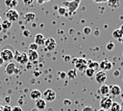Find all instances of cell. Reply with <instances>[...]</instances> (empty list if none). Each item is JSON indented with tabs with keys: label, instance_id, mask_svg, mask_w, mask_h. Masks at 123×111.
Masks as SVG:
<instances>
[{
	"label": "cell",
	"instance_id": "11",
	"mask_svg": "<svg viewBox=\"0 0 123 111\" xmlns=\"http://www.w3.org/2000/svg\"><path fill=\"white\" fill-rule=\"evenodd\" d=\"M26 53H27V56H28L29 61H31V62H35L38 58V53L36 50H30L29 49L28 52H26Z\"/></svg>",
	"mask_w": 123,
	"mask_h": 111
},
{
	"label": "cell",
	"instance_id": "50",
	"mask_svg": "<svg viewBox=\"0 0 123 111\" xmlns=\"http://www.w3.org/2000/svg\"><path fill=\"white\" fill-rule=\"evenodd\" d=\"M122 57H123V51H122Z\"/></svg>",
	"mask_w": 123,
	"mask_h": 111
},
{
	"label": "cell",
	"instance_id": "26",
	"mask_svg": "<svg viewBox=\"0 0 123 111\" xmlns=\"http://www.w3.org/2000/svg\"><path fill=\"white\" fill-rule=\"evenodd\" d=\"M95 70L94 69H89V68H87L86 69V71H85V73H86V75L87 76V77H89V78H91V77H93L94 75H95Z\"/></svg>",
	"mask_w": 123,
	"mask_h": 111
},
{
	"label": "cell",
	"instance_id": "42",
	"mask_svg": "<svg viewBox=\"0 0 123 111\" xmlns=\"http://www.w3.org/2000/svg\"><path fill=\"white\" fill-rule=\"evenodd\" d=\"M3 64H4V61H3V59H2L1 57H0V67H1V66H2Z\"/></svg>",
	"mask_w": 123,
	"mask_h": 111
},
{
	"label": "cell",
	"instance_id": "13",
	"mask_svg": "<svg viewBox=\"0 0 123 111\" xmlns=\"http://www.w3.org/2000/svg\"><path fill=\"white\" fill-rule=\"evenodd\" d=\"M45 40L46 39L44 38V36L42 34H37L36 37H35V43L37 44L38 46L39 45H43L44 42H45Z\"/></svg>",
	"mask_w": 123,
	"mask_h": 111
},
{
	"label": "cell",
	"instance_id": "46",
	"mask_svg": "<svg viewBox=\"0 0 123 111\" xmlns=\"http://www.w3.org/2000/svg\"><path fill=\"white\" fill-rule=\"evenodd\" d=\"M97 111H108V110H105V109H102V108H100L99 110H97Z\"/></svg>",
	"mask_w": 123,
	"mask_h": 111
},
{
	"label": "cell",
	"instance_id": "45",
	"mask_svg": "<svg viewBox=\"0 0 123 111\" xmlns=\"http://www.w3.org/2000/svg\"><path fill=\"white\" fill-rule=\"evenodd\" d=\"M119 41H120V42H121V43H122V44H123V37H122V38H121V39H120V40H119Z\"/></svg>",
	"mask_w": 123,
	"mask_h": 111
},
{
	"label": "cell",
	"instance_id": "48",
	"mask_svg": "<svg viewBox=\"0 0 123 111\" xmlns=\"http://www.w3.org/2000/svg\"><path fill=\"white\" fill-rule=\"evenodd\" d=\"M2 30H3V29H2V27H1V24H0V32H1Z\"/></svg>",
	"mask_w": 123,
	"mask_h": 111
},
{
	"label": "cell",
	"instance_id": "32",
	"mask_svg": "<svg viewBox=\"0 0 123 111\" xmlns=\"http://www.w3.org/2000/svg\"><path fill=\"white\" fill-rule=\"evenodd\" d=\"M11 111H22V108H21L20 106L16 105V106H13V107H12V110H11Z\"/></svg>",
	"mask_w": 123,
	"mask_h": 111
},
{
	"label": "cell",
	"instance_id": "38",
	"mask_svg": "<svg viewBox=\"0 0 123 111\" xmlns=\"http://www.w3.org/2000/svg\"><path fill=\"white\" fill-rule=\"evenodd\" d=\"M94 3H105V2H108V0H92Z\"/></svg>",
	"mask_w": 123,
	"mask_h": 111
},
{
	"label": "cell",
	"instance_id": "24",
	"mask_svg": "<svg viewBox=\"0 0 123 111\" xmlns=\"http://www.w3.org/2000/svg\"><path fill=\"white\" fill-rule=\"evenodd\" d=\"M35 17H36V14L34 13H28L24 15V19L26 22H31L33 19H35Z\"/></svg>",
	"mask_w": 123,
	"mask_h": 111
},
{
	"label": "cell",
	"instance_id": "5",
	"mask_svg": "<svg viewBox=\"0 0 123 111\" xmlns=\"http://www.w3.org/2000/svg\"><path fill=\"white\" fill-rule=\"evenodd\" d=\"M112 102H113V101H112L111 97H104L101 99V101H100V106H101L102 109L109 110V109L111 108Z\"/></svg>",
	"mask_w": 123,
	"mask_h": 111
},
{
	"label": "cell",
	"instance_id": "22",
	"mask_svg": "<svg viewBox=\"0 0 123 111\" xmlns=\"http://www.w3.org/2000/svg\"><path fill=\"white\" fill-rule=\"evenodd\" d=\"M11 26H12V22H11V21H9L8 19H2V22H1V27H2V29L7 30V29H9Z\"/></svg>",
	"mask_w": 123,
	"mask_h": 111
},
{
	"label": "cell",
	"instance_id": "43",
	"mask_svg": "<svg viewBox=\"0 0 123 111\" xmlns=\"http://www.w3.org/2000/svg\"><path fill=\"white\" fill-rule=\"evenodd\" d=\"M119 29H120V31H121V32H122V34H123V24L120 26V28H119Z\"/></svg>",
	"mask_w": 123,
	"mask_h": 111
},
{
	"label": "cell",
	"instance_id": "41",
	"mask_svg": "<svg viewBox=\"0 0 123 111\" xmlns=\"http://www.w3.org/2000/svg\"><path fill=\"white\" fill-rule=\"evenodd\" d=\"M119 75V71L118 70H115L114 71V76H118Z\"/></svg>",
	"mask_w": 123,
	"mask_h": 111
},
{
	"label": "cell",
	"instance_id": "20",
	"mask_svg": "<svg viewBox=\"0 0 123 111\" xmlns=\"http://www.w3.org/2000/svg\"><path fill=\"white\" fill-rule=\"evenodd\" d=\"M28 61H29V59H28L27 53H26V52H22V53L20 54V60H19V63H20L21 65H25V64L28 63Z\"/></svg>",
	"mask_w": 123,
	"mask_h": 111
},
{
	"label": "cell",
	"instance_id": "25",
	"mask_svg": "<svg viewBox=\"0 0 123 111\" xmlns=\"http://www.w3.org/2000/svg\"><path fill=\"white\" fill-rule=\"evenodd\" d=\"M110 110L111 111H121V105L118 102L113 101L111 106V108H110Z\"/></svg>",
	"mask_w": 123,
	"mask_h": 111
},
{
	"label": "cell",
	"instance_id": "16",
	"mask_svg": "<svg viewBox=\"0 0 123 111\" xmlns=\"http://www.w3.org/2000/svg\"><path fill=\"white\" fill-rule=\"evenodd\" d=\"M99 93H100L102 96L107 97V96L110 94V86H108V85H106V84H102L101 87L99 88Z\"/></svg>",
	"mask_w": 123,
	"mask_h": 111
},
{
	"label": "cell",
	"instance_id": "4",
	"mask_svg": "<svg viewBox=\"0 0 123 111\" xmlns=\"http://www.w3.org/2000/svg\"><path fill=\"white\" fill-rule=\"evenodd\" d=\"M6 17L9 21H16L19 17V14L15 9H9L6 13Z\"/></svg>",
	"mask_w": 123,
	"mask_h": 111
},
{
	"label": "cell",
	"instance_id": "27",
	"mask_svg": "<svg viewBox=\"0 0 123 111\" xmlns=\"http://www.w3.org/2000/svg\"><path fill=\"white\" fill-rule=\"evenodd\" d=\"M66 76H67L68 78L73 79V78L77 77V72H76V70H74V69H69V70L66 72Z\"/></svg>",
	"mask_w": 123,
	"mask_h": 111
},
{
	"label": "cell",
	"instance_id": "31",
	"mask_svg": "<svg viewBox=\"0 0 123 111\" xmlns=\"http://www.w3.org/2000/svg\"><path fill=\"white\" fill-rule=\"evenodd\" d=\"M37 48H38V45L37 44H36L35 42H32L30 45H29V49L30 50H37Z\"/></svg>",
	"mask_w": 123,
	"mask_h": 111
},
{
	"label": "cell",
	"instance_id": "2",
	"mask_svg": "<svg viewBox=\"0 0 123 111\" xmlns=\"http://www.w3.org/2000/svg\"><path fill=\"white\" fill-rule=\"evenodd\" d=\"M0 57L3 59L4 62L11 63L12 62V59H13V52L12 49H9L8 46H6L0 51Z\"/></svg>",
	"mask_w": 123,
	"mask_h": 111
},
{
	"label": "cell",
	"instance_id": "40",
	"mask_svg": "<svg viewBox=\"0 0 123 111\" xmlns=\"http://www.w3.org/2000/svg\"><path fill=\"white\" fill-rule=\"evenodd\" d=\"M63 60H64V61H69V60H70V56H68V55H67V56H64V57H63Z\"/></svg>",
	"mask_w": 123,
	"mask_h": 111
},
{
	"label": "cell",
	"instance_id": "28",
	"mask_svg": "<svg viewBox=\"0 0 123 111\" xmlns=\"http://www.w3.org/2000/svg\"><path fill=\"white\" fill-rule=\"evenodd\" d=\"M20 54H21V53H19L17 50H14V51H13V59H14L16 62H18V63H19V60H20Z\"/></svg>",
	"mask_w": 123,
	"mask_h": 111
},
{
	"label": "cell",
	"instance_id": "12",
	"mask_svg": "<svg viewBox=\"0 0 123 111\" xmlns=\"http://www.w3.org/2000/svg\"><path fill=\"white\" fill-rule=\"evenodd\" d=\"M110 94L112 95L113 97H117L121 94V88L118 85H112L110 86Z\"/></svg>",
	"mask_w": 123,
	"mask_h": 111
},
{
	"label": "cell",
	"instance_id": "23",
	"mask_svg": "<svg viewBox=\"0 0 123 111\" xmlns=\"http://www.w3.org/2000/svg\"><path fill=\"white\" fill-rule=\"evenodd\" d=\"M58 14L60 15H67L68 14V12H67V9L63 6H61V7H58V10H57Z\"/></svg>",
	"mask_w": 123,
	"mask_h": 111
},
{
	"label": "cell",
	"instance_id": "30",
	"mask_svg": "<svg viewBox=\"0 0 123 111\" xmlns=\"http://www.w3.org/2000/svg\"><path fill=\"white\" fill-rule=\"evenodd\" d=\"M83 32H84V34H85V35H89V34L91 33V28H90V27H88V26H86V27H84Z\"/></svg>",
	"mask_w": 123,
	"mask_h": 111
},
{
	"label": "cell",
	"instance_id": "7",
	"mask_svg": "<svg viewBox=\"0 0 123 111\" xmlns=\"http://www.w3.org/2000/svg\"><path fill=\"white\" fill-rule=\"evenodd\" d=\"M94 76H95V80L97 81V83L105 84V81L107 80V73H106V71L99 70V71L95 72Z\"/></svg>",
	"mask_w": 123,
	"mask_h": 111
},
{
	"label": "cell",
	"instance_id": "18",
	"mask_svg": "<svg viewBox=\"0 0 123 111\" xmlns=\"http://www.w3.org/2000/svg\"><path fill=\"white\" fill-rule=\"evenodd\" d=\"M111 35H112V38H114L115 40H120V39L123 37V34H122V32L120 31V29H119V28H118V29L113 30V31H112V33H111Z\"/></svg>",
	"mask_w": 123,
	"mask_h": 111
},
{
	"label": "cell",
	"instance_id": "33",
	"mask_svg": "<svg viewBox=\"0 0 123 111\" xmlns=\"http://www.w3.org/2000/svg\"><path fill=\"white\" fill-rule=\"evenodd\" d=\"M12 110V107L10 105H5L3 107V111H11Z\"/></svg>",
	"mask_w": 123,
	"mask_h": 111
},
{
	"label": "cell",
	"instance_id": "8",
	"mask_svg": "<svg viewBox=\"0 0 123 111\" xmlns=\"http://www.w3.org/2000/svg\"><path fill=\"white\" fill-rule=\"evenodd\" d=\"M44 45H45V47H46L47 50L53 51V50H55V48L57 46V42H56V41L53 38H48V39L45 40Z\"/></svg>",
	"mask_w": 123,
	"mask_h": 111
},
{
	"label": "cell",
	"instance_id": "10",
	"mask_svg": "<svg viewBox=\"0 0 123 111\" xmlns=\"http://www.w3.org/2000/svg\"><path fill=\"white\" fill-rule=\"evenodd\" d=\"M112 68V64L109 61V60H103L101 63H99V69H101V70L106 71V70H110Z\"/></svg>",
	"mask_w": 123,
	"mask_h": 111
},
{
	"label": "cell",
	"instance_id": "21",
	"mask_svg": "<svg viewBox=\"0 0 123 111\" xmlns=\"http://www.w3.org/2000/svg\"><path fill=\"white\" fill-rule=\"evenodd\" d=\"M86 66H87V68H89V69H92L96 70V69L99 68V63L94 62V61H90V60H89V61H87Z\"/></svg>",
	"mask_w": 123,
	"mask_h": 111
},
{
	"label": "cell",
	"instance_id": "37",
	"mask_svg": "<svg viewBox=\"0 0 123 111\" xmlns=\"http://www.w3.org/2000/svg\"><path fill=\"white\" fill-rule=\"evenodd\" d=\"M48 1H52V0H37V4H39V5H41V4L45 3V2H48Z\"/></svg>",
	"mask_w": 123,
	"mask_h": 111
},
{
	"label": "cell",
	"instance_id": "17",
	"mask_svg": "<svg viewBox=\"0 0 123 111\" xmlns=\"http://www.w3.org/2000/svg\"><path fill=\"white\" fill-rule=\"evenodd\" d=\"M5 5L9 9H15V7L18 5L17 0H5Z\"/></svg>",
	"mask_w": 123,
	"mask_h": 111
},
{
	"label": "cell",
	"instance_id": "6",
	"mask_svg": "<svg viewBox=\"0 0 123 111\" xmlns=\"http://www.w3.org/2000/svg\"><path fill=\"white\" fill-rule=\"evenodd\" d=\"M56 98V93L52 89H46L43 93V99L45 101H53Z\"/></svg>",
	"mask_w": 123,
	"mask_h": 111
},
{
	"label": "cell",
	"instance_id": "34",
	"mask_svg": "<svg viewBox=\"0 0 123 111\" xmlns=\"http://www.w3.org/2000/svg\"><path fill=\"white\" fill-rule=\"evenodd\" d=\"M22 1H23V3L25 5H31L34 2V0H22Z\"/></svg>",
	"mask_w": 123,
	"mask_h": 111
},
{
	"label": "cell",
	"instance_id": "9",
	"mask_svg": "<svg viewBox=\"0 0 123 111\" xmlns=\"http://www.w3.org/2000/svg\"><path fill=\"white\" fill-rule=\"evenodd\" d=\"M5 71H6V73L9 74V75H12V74H14L15 72H17L18 70H17L15 65H14L12 62H11V63H8V65L6 66Z\"/></svg>",
	"mask_w": 123,
	"mask_h": 111
},
{
	"label": "cell",
	"instance_id": "49",
	"mask_svg": "<svg viewBox=\"0 0 123 111\" xmlns=\"http://www.w3.org/2000/svg\"><path fill=\"white\" fill-rule=\"evenodd\" d=\"M1 22H2V18H1V16H0V24H1Z\"/></svg>",
	"mask_w": 123,
	"mask_h": 111
},
{
	"label": "cell",
	"instance_id": "14",
	"mask_svg": "<svg viewBox=\"0 0 123 111\" xmlns=\"http://www.w3.org/2000/svg\"><path fill=\"white\" fill-rule=\"evenodd\" d=\"M35 106L38 109V110H43L46 107V101L43 98H39L35 100Z\"/></svg>",
	"mask_w": 123,
	"mask_h": 111
},
{
	"label": "cell",
	"instance_id": "47",
	"mask_svg": "<svg viewBox=\"0 0 123 111\" xmlns=\"http://www.w3.org/2000/svg\"><path fill=\"white\" fill-rule=\"evenodd\" d=\"M120 97H121V99L123 100V93H121V94H120Z\"/></svg>",
	"mask_w": 123,
	"mask_h": 111
},
{
	"label": "cell",
	"instance_id": "35",
	"mask_svg": "<svg viewBox=\"0 0 123 111\" xmlns=\"http://www.w3.org/2000/svg\"><path fill=\"white\" fill-rule=\"evenodd\" d=\"M60 77H61L62 79H64V78L66 77V72H63V71L60 72Z\"/></svg>",
	"mask_w": 123,
	"mask_h": 111
},
{
	"label": "cell",
	"instance_id": "29",
	"mask_svg": "<svg viewBox=\"0 0 123 111\" xmlns=\"http://www.w3.org/2000/svg\"><path fill=\"white\" fill-rule=\"evenodd\" d=\"M106 48H107V50H109V51L113 50V48H114V43H113L112 42H109L107 43V45H106Z\"/></svg>",
	"mask_w": 123,
	"mask_h": 111
},
{
	"label": "cell",
	"instance_id": "44",
	"mask_svg": "<svg viewBox=\"0 0 123 111\" xmlns=\"http://www.w3.org/2000/svg\"><path fill=\"white\" fill-rule=\"evenodd\" d=\"M94 34H95V36H99V31H98V30H97V31H95V33H94Z\"/></svg>",
	"mask_w": 123,
	"mask_h": 111
},
{
	"label": "cell",
	"instance_id": "1",
	"mask_svg": "<svg viewBox=\"0 0 123 111\" xmlns=\"http://www.w3.org/2000/svg\"><path fill=\"white\" fill-rule=\"evenodd\" d=\"M81 0H71V1H62V6L67 9L68 14H74L77 9L79 8Z\"/></svg>",
	"mask_w": 123,
	"mask_h": 111
},
{
	"label": "cell",
	"instance_id": "39",
	"mask_svg": "<svg viewBox=\"0 0 123 111\" xmlns=\"http://www.w3.org/2000/svg\"><path fill=\"white\" fill-rule=\"evenodd\" d=\"M70 103H71V101H70V100H68V99H67V100H66V99H64V100H63V104H64V105H69Z\"/></svg>",
	"mask_w": 123,
	"mask_h": 111
},
{
	"label": "cell",
	"instance_id": "36",
	"mask_svg": "<svg viewBox=\"0 0 123 111\" xmlns=\"http://www.w3.org/2000/svg\"><path fill=\"white\" fill-rule=\"evenodd\" d=\"M30 31H28V30H24L23 31V35L25 36V37H30Z\"/></svg>",
	"mask_w": 123,
	"mask_h": 111
},
{
	"label": "cell",
	"instance_id": "15",
	"mask_svg": "<svg viewBox=\"0 0 123 111\" xmlns=\"http://www.w3.org/2000/svg\"><path fill=\"white\" fill-rule=\"evenodd\" d=\"M30 97H31V98L34 99V100L39 99V98H41V92H40L39 90H37V89H34V90L31 91Z\"/></svg>",
	"mask_w": 123,
	"mask_h": 111
},
{
	"label": "cell",
	"instance_id": "19",
	"mask_svg": "<svg viewBox=\"0 0 123 111\" xmlns=\"http://www.w3.org/2000/svg\"><path fill=\"white\" fill-rule=\"evenodd\" d=\"M108 5L111 9H116L119 7V0H108Z\"/></svg>",
	"mask_w": 123,
	"mask_h": 111
},
{
	"label": "cell",
	"instance_id": "3",
	"mask_svg": "<svg viewBox=\"0 0 123 111\" xmlns=\"http://www.w3.org/2000/svg\"><path fill=\"white\" fill-rule=\"evenodd\" d=\"M73 62H75V67L80 71H86V69H87V61L85 58H77L73 60Z\"/></svg>",
	"mask_w": 123,
	"mask_h": 111
}]
</instances>
